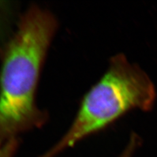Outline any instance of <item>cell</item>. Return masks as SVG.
<instances>
[{"mask_svg":"<svg viewBox=\"0 0 157 157\" xmlns=\"http://www.w3.org/2000/svg\"><path fill=\"white\" fill-rule=\"evenodd\" d=\"M58 26L48 11L33 6L6 44L0 71V144L45 123L36 104L41 71Z\"/></svg>","mask_w":157,"mask_h":157,"instance_id":"1","label":"cell"},{"mask_svg":"<svg viewBox=\"0 0 157 157\" xmlns=\"http://www.w3.org/2000/svg\"><path fill=\"white\" fill-rule=\"evenodd\" d=\"M156 96L148 75L124 55L118 54L111 58L104 75L83 98L66 133L41 157H55L130 111L151 110Z\"/></svg>","mask_w":157,"mask_h":157,"instance_id":"2","label":"cell"},{"mask_svg":"<svg viewBox=\"0 0 157 157\" xmlns=\"http://www.w3.org/2000/svg\"><path fill=\"white\" fill-rule=\"evenodd\" d=\"M17 137L0 144V157H14L18 147Z\"/></svg>","mask_w":157,"mask_h":157,"instance_id":"3","label":"cell"},{"mask_svg":"<svg viewBox=\"0 0 157 157\" xmlns=\"http://www.w3.org/2000/svg\"><path fill=\"white\" fill-rule=\"evenodd\" d=\"M139 137L136 134H133L130 138L128 144H127L126 148L122 151L119 157H132L134 151L139 144Z\"/></svg>","mask_w":157,"mask_h":157,"instance_id":"4","label":"cell"}]
</instances>
